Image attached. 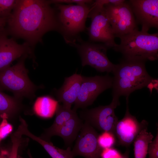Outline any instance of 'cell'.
Here are the masks:
<instances>
[{
	"label": "cell",
	"instance_id": "cell-1",
	"mask_svg": "<svg viewBox=\"0 0 158 158\" xmlns=\"http://www.w3.org/2000/svg\"><path fill=\"white\" fill-rule=\"evenodd\" d=\"M6 24L8 35L24 39L33 48L46 33L59 30L55 11L47 0H17Z\"/></svg>",
	"mask_w": 158,
	"mask_h": 158
},
{
	"label": "cell",
	"instance_id": "cell-2",
	"mask_svg": "<svg viewBox=\"0 0 158 158\" xmlns=\"http://www.w3.org/2000/svg\"><path fill=\"white\" fill-rule=\"evenodd\" d=\"M145 62L123 59L113 71L112 99L119 101L121 96L129 97L134 91L147 87L151 92L158 86V80L147 72Z\"/></svg>",
	"mask_w": 158,
	"mask_h": 158
},
{
	"label": "cell",
	"instance_id": "cell-3",
	"mask_svg": "<svg viewBox=\"0 0 158 158\" xmlns=\"http://www.w3.org/2000/svg\"><path fill=\"white\" fill-rule=\"evenodd\" d=\"M121 42L113 49L124 59L145 62L158 58V33L149 34L137 29L120 38Z\"/></svg>",
	"mask_w": 158,
	"mask_h": 158
},
{
	"label": "cell",
	"instance_id": "cell-4",
	"mask_svg": "<svg viewBox=\"0 0 158 158\" xmlns=\"http://www.w3.org/2000/svg\"><path fill=\"white\" fill-rule=\"evenodd\" d=\"M28 57V55H24L15 65L0 71V91H10L21 100L24 97L32 99L35 97V91L41 87L35 85L29 78L25 65Z\"/></svg>",
	"mask_w": 158,
	"mask_h": 158
},
{
	"label": "cell",
	"instance_id": "cell-5",
	"mask_svg": "<svg viewBox=\"0 0 158 158\" xmlns=\"http://www.w3.org/2000/svg\"><path fill=\"white\" fill-rule=\"evenodd\" d=\"M92 4H56L58 11L59 31L62 34L67 43L75 42V38L85 30Z\"/></svg>",
	"mask_w": 158,
	"mask_h": 158
},
{
	"label": "cell",
	"instance_id": "cell-6",
	"mask_svg": "<svg viewBox=\"0 0 158 158\" xmlns=\"http://www.w3.org/2000/svg\"><path fill=\"white\" fill-rule=\"evenodd\" d=\"M73 44L77 49L83 66L88 65L100 72H112L116 64L108 59L107 54L108 48L104 44L83 41Z\"/></svg>",
	"mask_w": 158,
	"mask_h": 158
},
{
	"label": "cell",
	"instance_id": "cell-7",
	"mask_svg": "<svg viewBox=\"0 0 158 158\" xmlns=\"http://www.w3.org/2000/svg\"><path fill=\"white\" fill-rule=\"evenodd\" d=\"M112 77L108 75L87 77L82 76V82L74 106L72 109H84L92 105L103 92L111 88Z\"/></svg>",
	"mask_w": 158,
	"mask_h": 158
},
{
	"label": "cell",
	"instance_id": "cell-8",
	"mask_svg": "<svg viewBox=\"0 0 158 158\" xmlns=\"http://www.w3.org/2000/svg\"><path fill=\"white\" fill-rule=\"evenodd\" d=\"M120 104L119 101L112 99L108 105L100 106L80 111V118L102 132H109L114 134L115 128L118 121L114 110Z\"/></svg>",
	"mask_w": 158,
	"mask_h": 158
},
{
	"label": "cell",
	"instance_id": "cell-9",
	"mask_svg": "<svg viewBox=\"0 0 158 158\" xmlns=\"http://www.w3.org/2000/svg\"><path fill=\"white\" fill-rule=\"evenodd\" d=\"M88 18L91 23L87 28L89 40L91 42H100L109 48L114 47L117 44L112 27L104 11L101 9L91 7Z\"/></svg>",
	"mask_w": 158,
	"mask_h": 158
},
{
	"label": "cell",
	"instance_id": "cell-10",
	"mask_svg": "<svg viewBox=\"0 0 158 158\" xmlns=\"http://www.w3.org/2000/svg\"><path fill=\"white\" fill-rule=\"evenodd\" d=\"M8 35L5 28L0 31V71L10 66L13 61L24 55L34 58L33 48L28 42L18 44Z\"/></svg>",
	"mask_w": 158,
	"mask_h": 158
},
{
	"label": "cell",
	"instance_id": "cell-11",
	"mask_svg": "<svg viewBox=\"0 0 158 158\" xmlns=\"http://www.w3.org/2000/svg\"><path fill=\"white\" fill-rule=\"evenodd\" d=\"M128 97H126V108L123 118L118 121L116 126L114 135L118 144L129 147L143 129L147 128L148 123L145 120L139 122L135 117L130 113Z\"/></svg>",
	"mask_w": 158,
	"mask_h": 158
},
{
	"label": "cell",
	"instance_id": "cell-12",
	"mask_svg": "<svg viewBox=\"0 0 158 158\" xmlns=\"http://www.w3.org/2000/svg\"><path fill=\"white\" fill-rule=\"evenodd\" d=\"M71 153L73 158L81 156L85 158H100L103 149L99 145V135L92 126L85 121L80 130Z\"/></svg>",
	"mask_w": 158,
	"mask_h": 158
},
{
	"label": "cell",
	"instance_id": "cell-13",
	"mask_svg": "<svg viewBox=\"0 0 158 158\" xmlns=\"http://www.w3.org/2000/svg\"><path fill=\"white\" fill-rule=\"evenodd\" d=\"M128 2L137 24L142 26L141 31L148 32L151 28L158 29V0H130Z\"/></svg>",
	"mask_w": 158,
	"mask_h": 158
},
{
	"label": "cell",
	"instance_id": "cell-14",
	"mask_svg": "<svg viewBox=\"0 0 158 158\" xmlns=\"http://www.w3.org/2000/svg\"><path fill=\"white\" fill-rule=\"evenodd\" d=\"M115 37L120 38L138 29L134 14L127 1L120 6L118 14L111 25Z\"/></svg>",
	"mask_w": 158,
	"mask_h": 158
},
{
	"label": "cell",
	"instance_id": "cell-15",
	"mask_svg": "<svg viewBox=\"0 0 158 158\" xmlns=\"http://www.w3.org/2000/svg\"><path fill=\"white\" fill-rule=\"evenodd\" d=\"M82 82V76L76 73L65 78L63 85L55 92L58 102H62L64 107L71 109L76 99Z\"/></svg>",
	"mask_w": 158,
	"mask_h": 158
},
{
	"label": "cell",
	"instance_id": "cell-16",
	"mask_svg": "<svg viewBox=\"0 0 158 158\" xmlns=\"http://www.w3.org/2000/svg\"><path fill=\"white\" fill-rule=\"evenodd\" d=\"M20 123L18 130L23 135L29 137L40 144L52 158H73L71 147H68L66 150L59 148L54 146L51 142H48L32 133L28 128V125L24 119L20 121Z\"/></svg>",
	"mask_w": 158,
	"mask_h": 158
},
{
	"label": "cell",
	"instance_id": "cell-17",
	"mask_svg": "<svg viewBox=\"0 0 158 158\" xmlns=\"http://www.w3.org/2000/svg\"><path fill=\"white\" fill-rule=\"evenodd\" d=\"M56 116L52 125L45 129L40 137L48 142H51V138L68 120L76 113V111L71 109L58 104L56 111Z\"/></svg>",
	"mask_w": 158,
	"mask_h": 158
},
{
	"label": "cell",
	"instance_id": "cell-18",
	"mask_svg": "<svg viewBox=\"0 0 158 158\" xmlns=\"http://www.w3.org/2000/svg\"><path fill=\"white\" fill-rule=\"evenodd\" d=\"M83 124L82 120L78 117L76 113L63 124L54 135L61 137L65 145L71 147Z\"/></svg>",
	"mask_w": 158,
	"mask_h": 158
},
{
	"label": "cell",
	"instance_id": "cell-19",
	"mask_svg": "<svg viewBox=\"0 0 158 158\" xmlns=\"http://www.w3.org/2000/svg\"><path fill=\"white\" fill-rule=\"evenodd\" d=\"M21 100L0 91V120L4 117L12 119L17 116L23 109Z\"/></svg>",
	"mask_w": 158,
	"mask_h": 158
},
{
	"label": "cell",
	"instance_id": "cell-20",
	"mask_svg": "<svg viewBox=\"0 0 158 158\" xmlns=\"http://www.w3.org/2000/svg\"><path fill=\"white\" fill-rule=\"evenodd\" d=\"M58 102L49 96L38 97L33 107L34 113L38 116L44 118H51L56 111Z\"/></svg>",
	"mask_w": 158,
	"mask_h": 158
},
{
	"label": "cell",
	"instance_id": "cell-21",
	"mask_svg": "<svg viewBox=\"0 0 158 158\" xmlns=\"http://www.w3.org/2000/svg\"><path fill=\"white\" fill-rule=\"evenodd\" d=\"M147 129L142 130L133 141L135 158H146L148 145L154 137L151 133L147 131Z\"/></svg>",
	"mask_w": 158,
	"mask_h": 158
},
{
	"label": "cell",
	"instance_id": "cell-22",
	"mask_svg": "<svg viewBox=\"0 0 158 158\" xmlns=\"http://www.w3.org/2000/svg\"><path fill=\"white\" fill-rule=\"evenodd\" d=\"M116 141V139L114 135L109 132H102L99 135L97 138L98 144L103 149L112 147Z\"/></svg>",
	"mask_w": 158,
	"mask_h": 158
},
{
	"label": "cell",
	"instance_id": "cell-23",
	"mask_svg": "<svg viewBox=\"0 0 158 158\" xmlns=\"http://www.w3.org/2000/svg\"><path fill=\"white\" fill-rule=\"evenodd\" d=\"M17 0H0V18L7 19L11 15Z\"/></svg>",
	"mask_w": 158,
	"mask_h": 158
},
{
	"label": "cell",
	"instance_id": "cell-24",
	"mask_svg": "<svg viewBox=\"0 0 158 158\" xmlns=\"http://www.w3.org/2000/svg\"><path fill=\"white\" fill-rule=\"evenodd\" d=\"M7 119L6 117H3L0 123V142L10 134L13 129V126L8 122Z\"/></svg>",
	"mask_w": 158,
	"mask_h": 158
},
{
	"label": "cell",
	"instance_id": "cell-25",
	"mask_svg": "<svg viewBox=\"0 0 158 158\" xmlns=\"http://www.w3.org/2000/svg\"><path fill=\"white\" fill-rule=\"evenodd\" d=\"M147 154L148 158H158V130L156 136L153 141L150 143L148 146Z\"/></svg>",
	"mask_w": 158,
	"mask_h": 158
},
{
	"label": "cell",
	"instance_id": "cell-26",
	"mask_svg": "<svg viewBox=\"0 0 158 158\" xmlns=\"http://www.w3.org/2000/svg\"><path fill=\"white\" fill-rule=\"evenodd\" d=\"M122 154L112 147L103 149L101 154V158H118Z\"/></svg>",
	"mask_w": 158,
	"mask_h": 158
},
{
	"label": "cell",
	"instance_id": "cell-27",
	"mask_svg": "<svg viewBox=\"0 0 158 158\" xmlns=\"http://www.w3.org/2000/svg\"><path fill=\"white\" fill-rule=\"evenodd\" d=\"M49 3L55 4H61L63 3L71 4L76 3L77 4L83 5L85 4H91L94 2L93 0H48Z\"/></svg>",
	"mask_w": 158,
	"mask_h": 158
},
{
	"label": "cell",
	"instance_id": "cell-28",
	"mask_svg": "<svg viewBox=\"0 0 158 158\" xmlns=\"http://www.w3.org/2000/svg\"><path fill=\"white\" fill-rule=\"evenodd\" d=\"M10 151L0 149V158H9Z\"/></svg>",
	"mask_w": 158,
	"mask_h": 158
},
{
	"label": "cell",
	"instance_id": "cell-29",
	"mask_svg": "<svg viewBox=\"0 0 158 158\" xmlns=\"http://www.w3.org/2000/svg\"><path fill=\"white\" fill-rule=\"evenodd\" d=\"M7 19L0 18V31L4 28L6 24Z\"/></svg>",
	"mask_w": 158,
	"mask_h": 158
},
{
	"label": "cell",
	"instance_id": "cell-30",
	"mask_svg": "<svg viewBox=\"0 0 158 158\" xmlns=\"http://www.w3.org/2000/svg\"><path fill=\"white\" fill-rule=\"evenodd\" d=\"M129 150H127L123 154H122L121 156L118 158H129Z\"/></svg>",
	"mask_w": 158,
	"mask_h": 158
},
{
	"label": "cell",
	"instance_id": "cell-31",
	"mask_svg": "<svg viewBox=\"0 0 158 158\" xmlns=\"http://www.w3.org/2000/svg\"><path fill=\"white\" fill-rule=\"evenodd\" d=\"M28 154L30 158H33L29 150L28 152Z\"/></svg>",
	"mask_w": 158,
	"mask_h": 158
},
{
	"label": "cell",
	"instance_id": "cell-32",
	"mask_svg": "<svg viewBox=\"0 0 158 158\" xmlns=\"http://www.w3.org/2000/svg\"><path fill=\"white\" fill-rule=\"evenodd\" d=\"M13 158H22L20 157L19 156H18L17 157H15Z\"/></svg>",
	"mask_w": 158,
	"mask_h": 158
},
{
	"label": "cell",
	"instance_id": "cell-33",
	"mask_svg": "<svg viewBox=\"0 0 158 158\" xmlns=\"http://www.w3.org/2000/svg\"><path fill=\"white\" fill-rule=\"evenodd\" d=\"M1 148L0 147V149H1Z\"/></svg>",
	"mask_w": 158,
	"mask_h": 158
}]
</instances>
